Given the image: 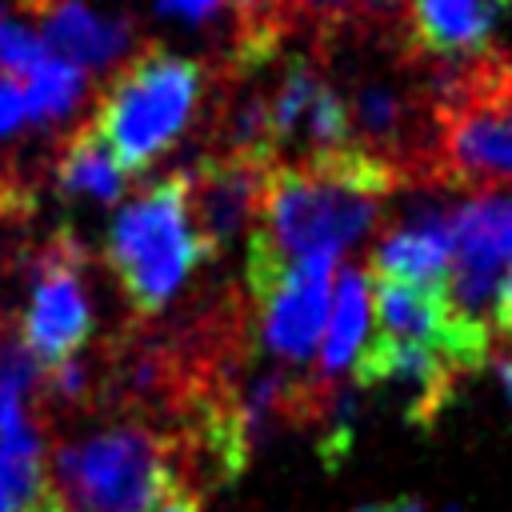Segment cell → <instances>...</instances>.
<instances>
[{
	"instance_id": "obj_15",
	"label": "cell",
	"mask_w": 512,
	"mask_h": 512,
	"mask_svg": "<svg viewBox=\"0 0 512 512\" xmlns=\"http://www.w3.org/2000/svg\"><path fill=\"white\" fill-rule=\"evenodd\" d=\"M364 340H368V276L360 268H344L332 284V304L320 344V376H336L352 368Z\"/></svg>"
},
{
	"instance_id": "obj_7",
	"label": "cell",
	"mask_w": 512,
	"mask_h": 512,
	"mask_svg": "<svg viewBox=\"0 0 512 512\" xmlns=\"http://www.w3.org/2000/svg\"><path fill=\"white\" fill-rule=\"evenodd\" d=\"M452 264H448V300L452 308L492 336L496 296L504 268L512 260V192H472L448 212Z\"/></svg>"
},
{
	"instance_id": "obj_22",
	"label": "cell",
	"mask_w": 512,
	"mask_h": 512,
	"mask_svg": "<svg viewBox=\"0 0 512 512\" xmlns=\"http://www.w3.org/2000/svg\"><path fill=\"white\" fill-rule=\"evenodd\" d=\"M356 512H424V504L412 496H396V500H380V504H360Z\"/></svg>"
},
{
	"instance_id": "obj_20",
	"label": "cell",
	"mask_w": 512,
	"mask_h": 512,
	"mask_svg": "<svg viewBox=\"0 0 512 512\" xmlns=\"http://www.w3.org/2000/svg\"><path fill=\"white\" fill-rule=\"evenodd\" d=\"M20 124H28V108H24V88L20 80L0 72V136H12Z\"/></svg>"
},
{
	"instance_id": "obj_21",
	"label": "cell",
	"mask_w": 512,
	"mask_h": 512,
	"mask_svg": "<svg viewBox=\"0 0 512 512\" xmlns=\"http://www.w3.org/2000/svg\"><path fill=\"white\" fill-rule=\"evenodd\" d=\"M220 4H228V0H160V12L180 16V20H208Z\"/></svg>"
},
{
	"instance_id": "obj_9",
	"label": "cell",
	"mask_w": 512,
	"mask_h": 512,
	"mask_svg": "<svg viewBox=\"0 0 512 512\" xmlns=\"http://www.w3.org/2000/svg\"><path fill=\"white\" fill-rule=\"evenodd\" d=\"M272 160L248 156V152H208L200 156L188 176V216L192 232L204 244L208 260L220 256V248L256 216L264 172Z\"/></svg>"
},
{
	"instance_id": "obj_1",
	"label": "cell",
	"mask_w": 512,
	"mask_h": 512,
	"mask_svg": "<svg viewBox=\"0 0 512 512\" xmlns=\"http://www.w3.org/2000/svg\"><path fill=\"white\" fill-rule=\"evenodd\" d=\"M396 188H404L396 168L360 144L280 156L264 172L256 232L284 260H336L376 228Z\"/></svg>"
},
{
	"instance_id": "obj_8",
	"label": "cell",
	"mask_w": 512,
	"mask_h": 512,
	"mask_svg": "<svg viewBox=\"0 0 512 512\" xmlns=\"http://www.w3.org/2000/svg\"><path fill=\"white\" fill-rule=\"evenodd\" d=\"M332 268L336 260L312 256V260H292L284 276L252 304L256 312V336L264 348L288 364H300L312 356L324 324H328V304H332Z\"/></svg>"
},
{
	"instance_id": "obj_17",
	"label": "cell",
	"mask_w": 512,
	"mask_h": 512,
	"mask_svg": "<svg viewBox=\"0 0 512 512\" xmlns=\"http://www.w3.org/2000/svg\"><path fill=\"white\" fill-rule=\"evenodd\" d=\"M32 396H40V368L20 348V336L0 316V440L40 428L32 416Z\"/></svg>"
},
{
	"instance_id": "obj_10",
	"label": "cell",
	"mask_w": 512,
	"mask_h": 512,
	"mask_svg": "<svg viewBox=\"0 0 512 512\" xmlns=\"http://www.w3.org/2000/svg\"><path fill=\"white\" fill-rule=\"evenodd\" d=\"M352 376L364 388L396 392L404 400L408 420L428 424L444 408L448 392L456 388L460 368L448 356H440V352H432L424 344H408V340H396V336L372 328L364 348L352 360Z\"/></svg>"
},
{
	"instance_id": "obj_4",
	"label": "cell",
	"mask_w": 512,
	"mask_h": 512,
	"mask_svg": "<svg viewBox=\"0 0 512 512\" xmlns=\"http://www.w3.org/2000/svg\"><path fill=\"white\" fill-rule=\"evenodd\" d=\"M176 436H160L140 416L64 440L48 472L64 512H148L164 480L176 476Z\"/></svg>"
},
{
	"instance_id": "obj_2",
	"label": "cell",
	"mask_w": 512,
	"mask_h": 512,
	"mask_svg": "<svg viewBox=\"0 0 512 512\" xmlns=\"http://www.w3.org/2000/svg\"><path fill=\"white\" fill-rule=\"evenodd\" d=\"M432 188L512 192V56L428 64Z\"/></svg>"
},
{
	"instance_id": "obj_5",
	"label": "cell",
	"mask_w": 512,
	"mask_h": 512,
	"mask_svg": "<svg viewBox=\"0 0 512 512\" xmlns=\"http://www.w3.org/2000/svg\"><path fill=\"white\" fill-rule=\"evenodd\" d=\"M104 256L136 316L152 320L176 296L188 272L208 260L204 244L192 232L184 168L160 176L116 212Z\"/></svg>"
},
{
	"instance_id": "obj_6",
	"label": "cell",
	"mask_w": 512,
	"mask_h": 512,
	"mask_svg": "<svg viewBox=\"0 0 512 512\" xmlns=\"http://www.w3.org/2000/svg\"><path fill=\"white\" fill-rule=\"evenodd\" d=\"M20 348L40 372H52L88 344L92 336V304L84 296V248L60 228L32 260V292L20 320Z\"/></svg>"
},
{
	"instance_id": "obj_12",
	"label": "cell",
	"mask_w": 512,
	"mask_h": 512,
	"mask_svg": "<svg viewBox=\"0 0 512 512\" xmlns=\"http://www.w3.org/2000/svg\"><path fill=\"white\" fill-rule=\"evenodd\" d=\"M12 8L36 28L52 56L76 64L80 72L120 60L132 40V24L124 16H104L84 0H12Z\"/></svg>"
},
{
	"instance_id": "obj_11",
	"label": "cell",
	"mask_w": 512,
	"mask_h": 512,
	"mask_svg": "<svg viewBox=\"0 0 512 512\" xmlns=\"http://www.w3.org/2000/svg\"><path fill=\"white\" fill-rule=\"evenodd\" d=\"M512 0H404L396 44L416 64H456L488 52V36Z\"/></svg>"
},
{
	"instance_id": "obj_18",
	"label": "cell",
	"mask_w": 512,
	"mask_h": 512,
	"mask_svg": "<svg viewBox=\"0 0 512 512\" xmlns=\"http://www.w3.org/2000/svg\"><path fill=\"white\" fill-rule=\"evenodd\" d=\"M24 108H28V124H56L64 120L80 100H84V88H88V72H80L76 64L60 60V56H44L24 80Z\"/></svg>"
},
{
	"instance_id": "obj_3",
	"label": "cell",
	"mask_w": 512,
	"mask_h": 512,
	"mask_svg": "<svg viewBox=\"0 0 512 512\" xmlns=\"http://www.w3.org/2000/svg\"><path fill=\"white\" fill-rule=\"evenodd\" d=\"M204 80L200 60L176 56L164 44H144L120 64L84 124L124 176L144 172L192 124L204 100Z\"/></svg>"
},
{
	"instance_id": "obj_14",
	"label": "cell",
	"mask_w": 512,
	"mask_h": 512,
	"mask_svg": "<svg viewBox=\"0 0 512 512\" xmlns=\"http://www.w3.org/2000/svg\"><path fill=\"white\" fill-rule=\"evenodd\" d=\"M0 512H64L40 428L0 440Z\"/></svg>"
},
{
	"instance_id": "obj_16",
	"label": "cell",
	"mask_w": 512,
	"mask_h": 512,
	"mask_svg": "<svg viewBox=\"0 0 512 512\" xmlns=\"http://www.w3.org/2000/svg\"><path fill=\"white\" fill-rule=\"evenodd\" d=\"M52 180L64 196H96V200H120L124 196V172L116 168V160L104 152V144L92 136L88 124H80L64 140Z\"/></svg>"
},
{
	"instance_id": "obj_13",
	"label": "cell",
	"mask_w": 512,
	"mask_h": 512,
	"mask_svg": "<svg viewBox=\"0 0 512 512\" xmlns=\"http://www.w3.org/2000/svg\"><path fill=\"white\" fill-rule=\"evenodd\" d=\"M448 264H452L448 212L424 208L380 232L372 260H368V276L396 280V284H420V288H444Z\"/></svg>"
},
{
	"instance_id": "obj_19",
	"label": "cell",
	"mask_w": 512,
	"mask_h": 512,
	"mask_svg": "<svg viewBox=\"0 0 512 512\" xmlns=\"http://www.w3.org/2000/svg\"><path fill=\"white\" fill-rule=\"evenodd\" d=\"M264 4H272L280 16H288L296 28L300 24H312V20H320L324 24V32L340 20V12H344V4L348 0H264Z\"/></svg>"
}]
</instances>
